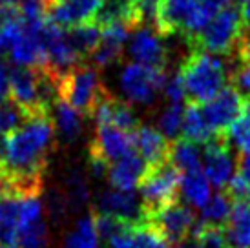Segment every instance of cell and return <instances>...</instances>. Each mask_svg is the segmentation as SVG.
Here are the masks:
<instances>
[{
	"instance_id": "obj_1",
	"label": "cell",
	"mask_w": 250,
	"mask_h": 248,
	"mask_svg": "<svg viewBox=\"0 0 250 248\" xmlns=\"http://www.w3.org/2000/svg\"><path fill=\"white\" fill-rule=\"evenodd\" d=\"M55 123L48 113L28 115L6 137V173L13 192L22 197H39L44 172L53 150Z\"/></svg>"
},
{
	"instance_id": "obj_2",
	"label": "cell",
	"mask_w": 250,
	"mask_h": 248,
	"mask_svg": "<svg viewBox=\"0 0 250 248\" xmlns=\"http://www.w3.org/2000/svg\"><path fill=\"white\" fill-rule=\"evenodd\" d=\"M181 75L190 103L205 104L212 97L230 84V73L227 64L219 57L192 49L190 55L181 64Z\"/></svg>"
},
{
	"instance_id": "obj_3",
	"label": "cell",
	"mask_w": 250,
	"mask_h": 248,
	"mask_svg": "<svg viewBox=\"0 0 250 248\" xmlns=\"http://www.w3.org/2000/svg\"><path fill=\"white\" fill-rule=\"evenodd\" d=\"M106 91L97 69L83 62L59 75V99L81 115L93 117V111Z\"/></svg>"
},
{
	"instance_id": "obj_4",
	"label": "cell",
	"mask_w": 250,
	"mask_h": 248,
	"mask_svg": "<svg viewBox=\"0 0 250 248\" xmlns=\"http://www.w3.org/2000/svg\"><path fill=\"white\" fill-rule=\"evenodd\" d=\"M181 177L183 173L170 161L153 168H146L137 185L141 193V210L145 219L179 201L177 195L181 188Z\"/></svg>"
},
{
	"instance_id": "obj_5",
	"label": "cell",
	"mask_w": 250,
	"mask_h": 248,
	"mask_svg": "<svg viewBox=\"0 0 250 248\" xmlns=\"http://www.w3.org/2000/svg\"><path fill=\"white\" fill-rule=\"evenodd\" d=\"M241 33V11L236 4H230L219 9L208 26L199 35H195L192 41H188V44L192 49L207 51L212 55H232Z\"/></svg>"
},
{
	"instance_id": "obj_6",
	"label": "cell",
	"mask_w": 250,
	"mask_h": 248,
	"mask_svg": "<svg viewBox=\"0 0 250 248\" xmlns=\"http://www.w3.org/2000/svg\"><path fill=\"white\" fill-rule=\"evenodd\" d=\"M167 69L148 68L137 62L128 64L121 73V90L130 103L152 104L155 95L163 90Z\"/></svg>"
},
{
	"instance_id": "obj_7",
	"label": "cell",
	"mask_w": 250,
	"mask_h": 248,
	"mask_svg": "<svg viewBox=\"0 0 250 248\" xmlns=\"http://www.w3.org/2000/svg\"><path fill=\"white\" fill-rule=\"evenodd\" d=\"M247 95H243L234 84L230 83L223 88L208 103L201 104L203 115L215 135H225L232 123L243 111Z\"/></svg>"
},
{
	"instance_id": "obj_8",
	"label": "cell",
	"mask_w": 250,
	"mask_h": 248,
	"mask_svg": "<svg viewBox=\"0 0 250 248\" xmlns=\"http://www.w3.org/2000/svg\"><path fill=\"white\" fill-rule=\"evenodd\" d=\"M145 221L150 223L153 228H157L174 248L187 241L192 234V230H194L195 223H197L194 210L179 203V201H175L170 207L159 210L157 214H153L152 217H148Z\"/></svg>"
},
{
	"instance_id": "obj_9",
	"label": "cell",
	"mask_w": 250,
	"mask_h": 248,
	"mask_svg": "<svg viewBox=\"0 0 250 248\" xmlns=\"http://www.w3.org/2000/svg\"><path fill=\"white\" fill-rule=\"evenodd\" d=\"M104 0H46V19L62 29L95 22Z\"/></svg>"
},
{
	"instance_id": "obj_10",
	"label": "cell",
	"mask_w": 250,
	"mask_h": 248,
	"mask_svg": "<svg viewBox=\"0 0 250 248\" xmlns=\"http://www.w3.org/2000/svg\"><path fill=\"white\" fill-rule=\"evenodd\" d=\"M203 172L207 179L217 188L225 190L236 173V161L225 135H217L203 148Z\"/></svg>"
},
{
	"instance_id": "obj_11",
	"label": "cell",
	"mask_w": 250,
	"mask_h": 248,
	"mask_svg": "<svg viewBox=\"0 0 250 248\" xmlns=\"http://www.w3.org/2000/svg\"><path fill=\"white\" fill-rule=\"evenodd\" d=\"M133 152H137L133 133L123 131L115 126H108V124H97L95 137L91 141V145L88 146V153L99 155L108 163H111V161L115 163V161Z\"/></svg>"
},
{
	"instance_id": "obj_12",
	"label": "cell",
	"mask_w": 250,
	"mask_h": 248,
	"mask_svg": "<svg viewBox=\"0 0 250 248\" xmlns=\"http://www.w3.org/2000/svg\"><path fill=\"white\" fill-rule=\"evenodd\" d=\"M128 51L137 64L157 69L167 68L168 53L165 42H163V37L152 26H141L133 31Z\"/></svg>"
},
{
	"instance_id": "obj_13",
	"label": "cell",
	"mask_w": 250,
	"mask_h": 248,
	"mask_svg": "<svg viewBox=\"0 0 250 248\" xmlns=\"http://www.w3.org/2000/svg\"><path fill=\"white\" fill-rule=\"evenodd\" d=\"M93 119L97 124H108L115 126L119 130L135 133V130L141 126L137 113L126 101H121L117 97H113L110 91H106L103 99L99 101L97 108L93 111Z\"/></svg>"
},
{
	"instance_id": "obj_14",
	"label": "cell",
	"mask_w": 250,
	"mask_h": 248,
	"mask_svg": "<svg viewBox=\"0 0 250 248\" xmlns=\"http://www.w3.org/2000/svg\"><path fill=\"white\" fill-rule=\"evenodd\" d=\"M133 139H135V150L145 161L146 168H153L170 161L172 143L159 130L141 124L133 133Z\"/></svg>"
},
{
	"instance_id": "obj_15",
	"label": "cell",
	"mask_w": 250,
	"mask_h": 248,
	"mask_svg": "<svg viewBox=\"0 0 250 248\" xmlns=\"http://www.w3.org/2000/svg\"><path fill=\"white\" fill-rule=\"evenodd\" d=\"M132 31L135 29L126 24H110L106 28H101V42L91 55V61L95 62V66L106 68L113 62H117L123 53V46Z\"/></svg>"
},
{
	"instance_id": "obj_16",
	"label": "cell",
	"mask_w": 250,
	"mask_h": 248,
	"mask_svg": "<svg viewBox=\"0 0 250 248\" xmlns=\"http://www.w3.org/2000/svg\"><path fill=\"white\" fill-rule=\"evenodd\" d=\"M97 208L101 214L115 215L119 219L130 221V223H143V210L133 192H121V190H106L99 195Z\"/></svg>"
},
{
	"instance_id": "obj_17",
	"label": "cell",
	"mask_w": 250,
	"mask_h": 248,
	"mask_svg": "<svg viewBox=\"0 0 250 248\" xmlns=\"http://www.w3.org/2000/svg\"><path fill=\"white\" fill-rule=\"evenodd\" d=\"M9 57L17 66H24V68L49 66L48 53L42 44L41 33H33L28 29H22V35L13 42V46L9 48Z\"/></svg>"
},
{
	"instance_id": "obj_18",
	"label": "cell",
	"mask_w": 250,
	"mask_h": 248,
	"mask_svg": "<svg viewBox=\"0 0 250 248\" xmlns=\"http://www.w3.org/2000/svg\"><path fill=\"white\" fill-rule=\"evenodd\" d=\"M146 172L145 161L141 159L137 152L130 153L126 157L115 161L110 166L108 172V181H110L111 188L121 190V192H133V188L139 185L143 173Z\"/></svg>"
},
{
	"instance_id": "obj_19",
	"label": "cell",
	"mask_w": 250,
	"mask_h": 248,
	"mask_svg": "<svg viewBox=\"0 0 250 248\" xmlns=\"http://www.w3.org/2000/svg\"><path fill=\"white\" fill-rule=\"evenodd\" d=\"M214 131L208 126L207 119L203 115L201 104L188 103L183 113V139H188L195 145H208L212 139H215Z\"/></svg>"
},
{
	"instance_id": "obj_20",
	"label": "cell",
	"mask_w": 250,
	"mask_h": 248,
	"mask_svg": "<svg viewBox=\"0 0 250 248\" xmlns=\"http://www.w3.org/2000/svg\"><path fill=\"white\" fill-rule=\"evenodd\" d=\"M170 163L181 173L203 170L199 145H195V143L188 141V139H177V141H174L172 148H170Z\"/></svg>"
},
{
	"instance_id": "obj_21",
	"label": "cell",
	"mask_w": 250,
	"mask_h": 248,
	"mask_svg": "<svg viewBox=\"0 0 250 248\" xmlns=\"http://www.w3.org/2000/svg\"><path fill=\"white\" fill-rule=\"evenodd\" d=\"M179 192L183 193L188 205L203 208L210 199V181L207 179L203 170L183 173Z\"/></svg>"
},
{
	"instance_id": "obj_22",
	"label": "cell",
	"mask_w": 250,
	"mask_h": 248,
	"mask_svg": "<svg viewBox=\"0 0 250 248\" xmlns=\"http://www.w3.org/2000/svg\"><path fill=\"white\" fill-rule=\"evenodd\" d=\"M232 208H234V201L230 199L229 193L225 190H219L201 208V223L212 225V227L227 228L230 215H232Z\"/></svg>"
},
{
	"instance_id": "obj_23",
	"label": "cell",
	"mask_w": 250,
	"mask_h": 248,
	"mask_svg": "<svg viewBox=\"0 0 250 248\" xmlns=\"http://www.w3.org/2000/svg\"><path fill=\"white\" fill-rule=\"evenodd\" d=\"M66 35H68L71 48L79 53L81 59L93 55V51L97 49L99 42H101V28L95 22L66 29Z\"/></svg>"
},
{
	"instance_id": "obj_24",
	"label": "cell",
	"mask_w": 250,
	"mask_h": 248,
	"mask_svg": "<svg viewBox=\"0 0 250 248\" xmlns=\"http://www.w3.org/2000/svg\"><path fill=\"white\" fill-rule=\"evenodd\" d=\"M53 123L57 124L61 137L68 143L77 141L83 131V115L61 99L55 103V121Z\"/></svg>"
},
{
	"instance_id": "obj_25",
	"label": "cell",
	"mask_w": 250,
	"mask_h": 248,
	"mask_svg": "<svg viewBox=\"0 0 250 248\" xmlns=\"http://www.w3.org/2000/svg\"><path fill=\"white\" fill-rule=\"evenodd\" d=\"M99 235L93 223V214L77 223L75 230L68 235V239L64 243V248H97Z\"/></svg>"
},
{
	"instance_id": "obj_26",
	"label": "cell",
	"mask_w": 250,
	"mask_h": 248,
	"mask_svg": "<svg viewBox=\"0 0 250 248\" xmlns=\"http://www.w3.org/2000/svg\"><path fill=\"white\" fill-rule=\"evenodd\" d=\"M225 137L229 143H234L239 152L250 150V97H247L241 115L232 123Z\"/></svg>"
},
{
	"instance_id": "obj_27",
	"label": "cell",
	"mask_w": 250,
	"mask_h": 248,
	"mask_svg": "<svg viewBox=\"0 0 250 248\" xmlns=\"http://www.w3.org/2000/svg\"><path fill=\"white\" fill-rule=\"evenodd\" d=\"M190 237L203 248H229V239H227V230L221 227H212L205 225L201 221L195 223L194 230Z\"/></svg>"
},
{
	"instance_id": "obj_28",
	"label": "cell",
	"mask_w": 250,
	"mask_h": 248,
	"mask_svg": "<svg viewBox=\"0 0 250 248\" xmlns=\"http://www.w3.org/2000/svg\"><path fill=\"white\" fill-rule=\"evenodd\" d=\"M64 197L68 201V207L73 210H81V208L88 203L90 199V192H88V183L84 179V175L79 170L71 172L66 179V193Z\"/></svg>"
},
{
	"instance_id": "obj_29",
	"label": "cell",
	"mask_w": 250,
	"mask_h": 248,
	"mask_svg": "<svg viewBox=\"0 0 250 248\" xmlns=\"http://www.w3.org/2000/svg\"><path fill=\"white\" fill-rule=\"evenodd\" d=\"M183 113H185L183 104H170L161 115L159 131L170 143L177 141V137L183 133Z\"/></svg>"
},
{
	"instance_id": "obj_30",
	"label": "cell",
	"mask_w": 250,
	"mask_h": 248,
	"mask_svg": "<svg viewBox=\"0 0 250 248\" xmlns=\"http://www.w3.org/2000/svg\"><path fill=\"white\" fill-rule=\"evenodd\" d=\"M48 245V228L44 221H37L22 228L17 235V248H46Z\"/></svg>"
},
{
	"instance_id": "obj_31",
	"label": "cell",
	"mask_w": 250,
	"mask_h": 248,
	"mask_svg": "<svg viewBox=\"0 0 250 248\" xmlns=\"http://www.w3.org/2000/svg\"><path fill=\"white\" fill-rule=\"evenodd\" d=\"M93 223H95V230H97V235L103 237V239H110L115 234H119L123 228L130 227V225H135V223H130V221L119 219L115 215L110 214H101V212H95L93 214Z\"/></svg>"
},
{
	"instance_id": "obj_32",
	"label": "cell",
	"mask_w": 250,
	"mask_h": 248,
	"mask_svg": "<svg viewBox=\"0 0 250 248\" xmlns=\"http://www.w3.org/2000/svg\"><path fill=\"white\" fill-rule=\"evenodd\" d=\"M137 247L139 248H172L168 239L150 223H137Z\"/></svg>"
},
{
	"instance_id": "obj_33",
	"label": "cell",
	"mask_w": 250,
	"mask_h": 248,
	"mask_svg": "<svg viewBox=\"0 0 250 248\" xmlns=\"http://www.w3.org/2000/svg\"><path fill=\"white\" fill-rule=\"evenodd\" d=\"M163 93L167 97L170 104H181L187 97V90H185V83H183V75L181 71L175 73H167V81L163 86Z\"/></svg>"
},
{
	"instance_id": "obj_34",
	"label": "cell",
	"mask_w": 250,
	"mask_h": 248,
	"mask_svg": "<svg viewBox=\"0 0 250 248\" xmlns=\"http://www.w3.org/2000/svg\"><path fill=\"white\" fill-rule=\"evenodd\" d=\"M108 248H139L137 247V223L123 228L108 239Z\"/></svg>"
},
{
	"instance_id": "obj_35",
	"label": "cell",
	"mask_w": 250,
	"mask_h": 248,
	"mask_svg": "<svg viewBox=\"0 0 250 248\" xmlns=\"http://www.w3.org/2000/svg\"><path fill=\"white\" fill-rule=\"evenodd\" d=\"M230 83L234 84L239 91H245L247 97H250V59L245 62H239V66L234 71Z\"/></svg>"
},
{
	"instance_id": "obj_36",
	"label": "cell",
	"mask_w": 250,
	"mask_h": 248,
	"mask_svg": "<svg viewBox=\"0 0 250 248\" xmlns=\"http://www.w3.org/2000/svg\"><path fill=\"white\" fill-rule=\"evenodd\" d=\"M161 2L163 0H137L141 19H143V26H152L153 28V22H155Z\"/></svg>"
},
{
	"instance_id": "obj_37",
	"label": "cell",
	"mask_w": 250,
	"mask_h": 248,
	"mask_svg": "<svg viewBox=\"0 0 250 248\" xmlns=\"http://www.w3.org/2000/svg\"><path fill=\"white\" fill-rule=\"evenodd\" d=\"M9 64L6 61H0V103L9 99Z\"/></svg>"
},
{
	"instance_id": "obj_38",
	"label": "cell",
	"mask_w": 250,
	"mask_h": 248,
	"mask_svg": "<svg viewBox=\"0 0 250 248\" xmlns=\"http://www.w3.org/2000/svg\"><path fill=\"white\" fill-rule=\"evenodd\" d=\"M237 173H241L245 179L250 181V150L239 152V159H237Z\"/></svg>"
},
{
	"instance_id": "obj_39",
	"label": "cell",
	"mask_w": 250,
	"mask_h": 248,
	"mask_svg": "<svg viewBox=\"0 0 250 248\" xmlns=\"http://www.w3.org/2000/svg\"><path fill=\"white\" fill-rule=\"evenodd\" d=\"M239 11H241V22H243V29L250 31V0H243L239 4Z\"/></svg>"
},
{
	"instance_id": "obj_40",
	"label": "cell",
	"mask_w": 250,
	"mask_h": 248,
	"mask_svg": "<svg viewBox=\"0 0 250 248\" xmlns=\"http://www.w3.org/2000/svg\"><path fill=\"white\" fill-rule=\"evenodd\" d=\"M17 9H19V7H2L0 6V28H2L15 13H17Z\"/></svg>"
},
{
	"instance_id": "obj_41",
	"label": "cell",
	"mask_w": 250,
	"mask_h": 248,
	"mask_svg": "<svg viewBox=\"0 0 250 248\" xmlns=\"http://www.w3.org/2000/svg\"><path fill=\"white\" fill-rule=\"evenodd\" d=\"M175 248H203V247H201V245H197L194 239H187V241L181 243L179 247H175Z\"/></svg>"
},
{
	"instance_id": "obj_42",
	"label": "cell",
	"mask_w": 250,
	"mask_h": 248,
	"mask_svg": "<svg viewBox=\"0 0 250 248\" xmlns=\"http://www.w3.org/2000/svg\"><path fill=\"white\" fill-rule=\"evenodd\" d=\"M2 7H19V0H0Z\"/></svg>"
},
{
	"instance_id": "obj_43",
	"label": "cell",
	"mask_w": 250,
	"mask_h": 248,
	"mask_svg": "<svg viewBox=\"0 0 250 248\" xmlns=\"http://www.w3.org/2000/svg\"><path fill=\"white\" fill-rule=\"evenodd\" d=\"M0 248H17V247H7V245H0Z\"/></svg>"
},
{
	"instance_id": "obj_44",
	"label": "cell",
	"mask_w": 250,
	"mask_h": 248,
	"mask_svg": "<svg viewBox=\"0 0 250 248\" xmlns=\"http://www.w3.org/2000/svg\"><path fill=\"white\" fill-rule=\"evenodd\" d=\"M236 2H237V4H241V2H243V0H236Z\"/></svg>"
},
{
	"instance_id": "obj_45",
	"label": "cell",
	"mask_w": 250,
	"mask_h": 248,
	"mask_svg": "<svg viewBox=\"0 0 250 248\" xmlns=\"http://www.w3.org/2000/svg\"><path fill=\"white\" fill-rule=\"evenodd\" d=\"M2 137H4V135H2Z\"/></svg>"
},
{
	"instance_id": "obj_46",
	"label": "cell",
	"mask_w": 250,
	"mask_h": 248,
	"mask_svg": "<svg viewBox=\"0 0 250 248\" xmlns=\"http://www.w3.org/2000/svg\"><path fill=\"white\" fill-rule=\"evenodd\" d=\"M135 2H137V0H135Z\"/></svg>"
}]
</instances>
